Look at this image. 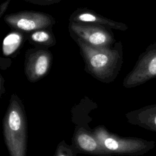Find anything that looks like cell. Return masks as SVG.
<instances>
[{
    "label": "cell",
    "instance_id": "9c48e42d",
    "mask_svg": "<svg viewBox=\"0 0 156 156\" xmlns=\"http://www.w3.org/2000/svg\"><path fill=\"white\" fill-rule=\"evenodd\" d=\"M126 117L130 124L156 132V105L130 112Z\"/></svg>",
    "mask_w": 156,
    "mask_h": 156
},
{
    "label": "cell",
    "instance_id": "52a82bcc",
    "mask_svg": "<svg viewBox=\"0 0 156 156\" xmlns=\"http://www.w3.org/2000/svg\"><path fill=\"white\" fill-rule=\"evenodd\" d=\"M71 144L78 154L96 156L113 155L103 147L88 126H76L72 137Z\"/></svg>",
    "mask_w": 156,
    "mask_h": 156
},
{
    "label": "cell",
    "instance_id": "8fae6325",
    "mask_svg": "<svg viewBox=\"0 0 156 156\" xmlns=\"http://www.w3.org/2000/svg\"><path fill=\"white\" fill-rule=\"evenodd\" d=\"M27 34V41L35 47L49 48L55 45L56 38L52 29H42Z\"/></svg>",
    "mask_w": 156,
    "mask_h": 156
},
{
    "label": "cell",
    "instance_id": "30bf717a",
    "mask_svg": "<svg viewBox=\"0 0 156 156\" xmlns=\"http://www.w3.org/2000/svg\"><path fill=\"white\" fill-rule=\"evenodd\" d=\"M26 41H27L26 33L12 30L3 40L2 47L3 55L9 58L16 57Z\"/></svg>",
    "mask_w": 156,
    "mask_h": 156
},
{
    "label": "cell",
    "instance_id": "9a60e30c",
    "mask_svg": "<svg viewBox=\"0 0 156 156\" xmlns=\"http://www.w3.org/2000/svg\"><path fill=\"white\" fill-rule=\"evenodd\" d=\"M11 0H6L4 2H2L0 6V18H2L3 15H4L5 12H6L10 3Z\"/></svg>",
    "mask_w": 156,
    "mask_h": 156
},
{
    "label": "cell",
    "instance_id": "3957f363",
    "mask_svg": "<svg viewBox=\"0 0 156 156\" xmlns=\"http://www.w3.org/2000/svg\"><path fill=\"white\" fill-rule=\"evenodd\" d=\"M92 131L103 147L112 155L139 156L147 153L155 147V142L153 140L120 136L109 132L104 126H97Z\"/></svg>",
    "mask_w": 156,
    "mask_h": 156
},
{
    "label": "cell",
    "instance_id": "5b68a950",
    "mask_svg": "<svg viewBox=\"0 0 156 156\" xmlns=\"http://www.w3.org/2000/svg\"><path fill=\"white\" fill-rule=\"evenodd\" d=\"M68 30L71 37L94 48L110 47L116 43L112 30L102 26L69 22Z\"/></svg>",
    "mask_w": 156,
    "mask_h": 156
},
{
    "label": "cell",
    "instance_id": "277c9868",
    "mask_svg": "<svg viewBox=\"0 0 156 156\" xmlns=\"http://www.w3.org/2000/svg\"><path fill=\"white\" fill-rule=\"evenodd\" d=\"M4 21L12 30L26 34L42 29H52L56 22L52 15L33 10L7 14L4 16Z\"/></svg>",
    "mask_w": 156,
    "mask_h": 156
},
{
    "label": "cell",
    "instance_id": "8992f818",
    "mask_svg": "<svg viewBox=\"0 0 156 156\" xmlns=\"http://www.w3.org/2000/svg\"><path fill=\"white\" fill-rule=\"evenodd\" d=\"M24 56V73L30 82H37L49 73L53 56L48 48H31L26 50Z\"/></svg>",
    "mask_w": 156,
    "mask_h": 156
},
{
    "label": "cell",
    "instance_id": "7a4b0ae2",
    "mask_svg": "<svg viewBox=\"0 0 156 156\" xmlns=\"http://www.w3.org/2000/svg\"><path fill=\"white\" fill-rule=\"evenodd\" d=\"M2 126L4 141L10 156H26V116L22 101L15 93L11 96Z\"/></svg>",
    "mask_w": 156,
    "mask_h": 156
},
{
    "label": "cell",
    "instance_id": "7c38bea8",
    "mask_svg": "<svg viewBox=\"0 0 156 156\" xmlns=\"http://www.w3.org/2000/svg\"><path fill=\"white\" fill-rule=\"evenodd\" d=\"M77 154L72 144H68L63 140L57 145L54 156H77Z\"/></svg>",
    "mask_w": 156,
    "mask_h": 156
},
{
    "label": "cell",
    "instance_id": "2e32d148",
    "mask_svg": "<svg viewBox=\"0 0 156 156\" xmlns=\"http://www.w3.org/2000/svg\"><path fill=\"white\" fill-rule=\"evenodd\" d=\"M149 71L153 75L156 74V57H154L149 63Z\"/></svg>",
    "mask_w": 156,
    "mask_h": 156
},
{
    "label": "cell",
    "instance_id": "4fadbf2b",
    "mask_svg": "<svg viewBox=\"0 0 156 156\" xmlns=\"http://www.w3.org/2000/svg\"><path fill=\"white\" fill-rule=\"evenodd\" d=\"M25 2L38 5H49L54 4H57L62 0H24Z\"/></svg>",
    "mask_w": 156,
    "mask_h": 156
},
{
    "label": "cell",
    "instance_id": "ba28073f",
    "mask_svg": "<svg viewBox=\"0 0 156 156\" xmlns=\"http://www.w3.org/2000/svg\"><path fill=\"white\" fill-rule=\"evenodd\" d=\"M69 22L97 25L111 30H125L127 28L124 24L110 20L86 7L75 10L70 15Z\"/></svg>",
    "mask_w": 156,
    "mask_h": 156
},
{
    "label": "cell",
    "instance_id": "6da1fadb",
    "mask_svg": "<svg viewBox=\"0 0 156 156\" xmlns=\"http://www.w3.org/2000/svg\"><path fill=\"white\" fill-rule=\"evenodd\" d=\"M79 48L85 63V71L96 80L105 83L115 80L122 63V46L116 41L110 47L94 48L76 37H71Z\"/></svg>",
    "mask_w": 156,
    "mask_h": 156
},
{
    "label": "cell",
    "instance_id": "5bb4252c",
    "mask_svg": "<svg viewBox=\"0 0 156 156\" xmlns=\"http://www.w3.org/2000/svg\"><path fill=\"white\" fill-rule=\"evenodd\" d=\"M12 64V59L9 57H3L0 58V69L1 70H5L9 67Z\"/></svg>",
    "mask_w": 156,
    "mask_h": 156
},
{
    "label": "cell",
    "instance_id": "e0dca14e",
    "mask_svg": "<svg viewBox=\"0 0 156 156\" xmlns=\"http://www.w3.org/2000/svg\"><path fill=\"white\" fill-rule=\"evenodd\" d=\"M0 77H1V80H0V82H1V96H2V94L5 92V88L4 87L5 80L1 74L0 75Z\"/></svg>",
    "mask_w": 156,
    "mask_h": 156
}]
</instances>
